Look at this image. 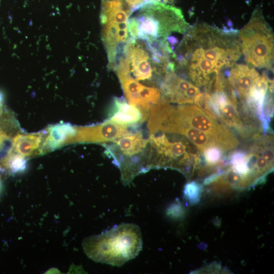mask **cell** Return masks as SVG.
<instances>
[{
  "instance_id": "cell-12",
  "label": "cell",
  "mask_w": 274,
  "mask_h": 274,
  "mask_svg": "<svg viewBox=\"0 0 274 274\" xmlns=\"http://www.w3.org/2000/svg\"><path fill=\"white\" fill-rule=\"evenodd\" d=\"M164 133L179 134L186 137L202 153L209 147H218L216 143L206 133L189 126H173L166 129Z\"/></svg>"
},
{
  "instance_id": "cell-20",
  "label": "cell",
  "mask_w": 274,
  "mask_h": 274,
  "mask_svg": "<svg viewBox=\"0 0 274 274\" xmlns=\"http://www.w3.org/2000/svg\"><path fill=\"white\" fill-rule=\"evenodd\" d=\"M3 103V97L2 93L0 92V109L2 108Z\"/></svg>"
},
{
  "instance_id": "cell-15",
  "label": "cell",
  "mask_w": 274,
  "mask_h": 274,
  "mask_svg": "<svg viewBox=\"0 0 274 274\" xmlns=\"http://www.w3.org/2000/svg\"><path fill=\"white\" fill-rule=\"evenodd\" d=\"M202 186L199 183L192 181L186 184L184 188V196L190 204L199 202L202 192Z\"/></svg>"
},
{
  "instance_id": "cell-9",
  "label": "cell",
  "mask_w": 274,
  "mask_h": 274,
  "mask_svg": "<svg viewBox=\"0 0 274 274\" xmlns=\"http://www.w3.org/2000/svg\"><path fill=\"white\" fill-rule=\"evenodd\" d=\"M149 114L127 103L122 97H115L107 120L126 127L135 126L145 121Z\"/></svg>"
},
{
  "instance_id": "cell-6",
  "label": "cell",
  "mask_w": 274,
  "mask_h": 274,
  "mask_svg": "<svg viewBox=\"0 0 274 274\" xmlns=\"http://www.w3.org/2000/svg\"><path fill=\"white\" fill-rule=\"evenodd\" d=\"M149 140V169L168 167L184 174L190 172L193 159H200L184 139L174 140L163 132L151 133Z\"/></svg>"
},
{
  "instance_id": "cell-4",
  "label": "cell",
  "mask_w": 274,
  "mask_h": 274,
  "mask_svg": "<svg viewBox=\"0 0 274 274\" xmlns=\"http://www.w3.org/2000/svg\"><path fill=\"white\" fill-rule=\"evenodd\" d=\"M104 147L106 154L120 169L124 184H128L135 176L149 170V140L141 131L124 135Z\"/></svg>"
},
{
  "instance_id": "cell-10",
  "label": "cell",
  "mask_w": 274,
  "mask_h": 274,
  "mask_svg": "<svg viewBox=\"0 0 274 274\" xmlns=\"http://www.w3.org/2000/svg\"><path fill=\"white\" fill-rule=\"evenodd\" d=\"M228 74V82L235 97L246 98L255 80L259 76L253 67L234 64Z\"/></svg>"
},
{
  "instance_id": "cell-8",
  "label": "cell",
  "mask_w": 274,
  "mask_h": 274,
  "mask_svg": "<svg viewBox=\"0 0 274 274\" xmlns=\"http://www.w3.org/2000/svg\"><path fill=\"white\" fill-rule=\"evenodd\" d=\"M74 143H105L112 142L130 133L127 127L109 120L97 125L76 127Z\"/></svg>"
},
{
  "instance_id": "cell-7",
  "label": "cell",
  "mask_w": 274,
  "mask_h": 274,
  "mask_svg": "<svg viewBox=\"0 0 274 274\" xmlns=\"http://www.w3.org/2000/svg\"><path fill=\"white\" fill-rule=\"evenodd\" d=\"M145 44L129 37L124 49V56L128 63L130 73H132L136 81H149L152 79L153 72L160 73L154 66L156 64L151 56L150 57Z\"/></svg>"
},
{
  "instance_id": "cell-3",
  "label": "cell",
  "mask_w": 274,
  "mask_h": 274,
  "mask_svg": "<svg viewBox=\"0 0 274 274\" xmlns=\"http://www.w3.org/2000/svg\"><path fill=\"white\" fill-rule=\"evenodd\" d=\"M140 227L121 223L101 234L85 238L82 247L86 255L97 262L121 266L135 258L142 248Z\"/></svg>"
},
{
  "instance_id": "cell-13",
  "label": "cell",
  "mask_w": 274,
  "mask_h": 274,
  "mask_svg": "<svg viewBox=\"0 0 274 274\" xmlns=\"http://www.w3.org/2000/svg\"><path fill=\"white\" fill-rule=\"evenodd\" d=\"M42 140L43 133L18 134L13 140L12 151L25 157L35 155Z\"/></svg>"
},
{
  "instance_id": "cell-11",
  "label": "cell",
  "mask_w": 274,
  "mask_h": 274,
  "mask_svg": "<svg viewBox=\"0 0 274 274\" xmlns=\"http://www.w3.org/2000/svg\"><path fill=\"white\" fill-rule=\"evenodd\" d=\"M76 132V127L68 123L57 124L48 128V135L39 150V154L57 149L72 143Z\"/></svg>"
},
{
  "instance_id": "cell-14",
  "label": "cell",
  "mask_w": 274,
  "mask_h": 274,
  "mask_svg": "<svg viewBox=\"0 0 274 274\" xmlns=\"http://www.w3.org/2000/svg\"><path fill=\"white\" fill-rule=\"evenodd\" d=\"M26 162L25 157L12 151L7 159L5 170L12 174L21 173L26 168Z\"/></svg>"
},
{
  "instance_id": "cell-18",
  "label": "cell",
  "mask_w": 274,
  "mask_h": 274,
  "mask_svg": "<svg viewBox=\"0 0 274 274\" xmlns=\"http://www.w3.org/2000/svg\"><path fill=\"white\" fill-rule=\"evenodd\" d=\"M184 214L183 207L179 203H173L167 210V215L174 218L182 217Z\"/></svg>"
},
{
  "instance_id": "cell-21",
  "label": "cell",
  "mask_w": 274,
  "mask_h": 274,
  "mask_svg": "<svg viewBox=\"0 0 274 274\" xmlns=\"http://www.w3.org/2000/svg\"><path fill=\"white\" fill-rule=\"evenodd\" d=\"M2 188H3V183H2L1 177L0 176V195L2 191Z\"/></svg>"
},
{
  "instance_id": "cell-1",
  "label": "cell",
  "mask_w": 274,
  "mask_h": 274,
  "mask_svg": "<svg viewBox=\"0 0 274 274\" xmlns=\"http://www.w3.org/2000/svg\"><path fill=\"white\" fill-rule=\"evenodd\" d=\"M236 31L220 30L200 25L191 28L174 53L181 66L203 59L216 64L221 69L231 67L239 58L241 43L234 37Z\"/></svg>"
},
{
  "instance_id": "cell-19",
  "label": "cell",
  "mask_w": 274,
  "mask_h": 274,
  "mask_svg": "<svg viewBox=\"0 0 274 274\" xmlns=\"http://www.w3.org/2000/svg\"><path fill=\"white\" fill-rule=\"evenodd\" d=\"M223 174V171H219L217 173H214L207 177L203 181V184L204 185H209L220 178Z\"/></svg>"
},
{
  "instance_id": "cell-16",
  "label": "cell",
  "mask_w": 274,
  "mask_h": 274,
  "mask_svg": "<svg viewBox=\"0 0 274 274\" xmlns=\"http://www.w3.org/2000/svg\"><path fill=\"white\" fill-rule=\"evenodd\" d=\"M223 152V150L218 147H209L202 153L204 161L208 165H215L219 163Z\"/></svg>"
},
{
  "instance_id": "cell-22",
  "label": "cell",
  "mask_w": 274,
  "mask_h": 274,
  "mask_svg": "<svg viewBox=\"0 0 274 274\" xmlns=\"http://www.w3.org/2000/svg\"><path fill=\"white\" fill-rule=\"evenodd\" d=\"M102 1V0H101Z\"/></svg>"
},
{
  "instance_id": "cell-5",
  "label": "cell",
  "mask_w": 274,
  "mask_h": 274,
  "mask_svg": "<svg viewBox=\"0 0 274 274\" xmlns=\"http://www.w3.org/2000/svg\"><path fill=\"white\" fill-rule=\"evenodd\" d=\"M241 48L247 62L271 69L273 58V35L259 10H255L249 22L239 31Z\"/></svg>"
},
{
  "instance_id": "cell-17",
  "label": "cell",
  "mask_w": 274,
  "mask_h": 274,
  "mask_svg": "<svg viewBox=\"0 0 274 274\" xmlns=\"http://www.w3.org/2000/svg\"><path fill=\"white\" fill-rule=\"evenodd\" d=\"M128 5L134 11L140 8L143 5L150 3L158 2L165 4H171L175 3L177 0H124Z\"/></svg>"
},
{
  "instance_id": "cell-2",
  "label": "cell",
  "mask_w": 274,
  "mask_h": 274,
  "mask_svg": "<svg viewBox=\"0 0 274 274\" xmlns=\"http://www.w3.org/2000/svg\"><path fill=\"white\" fill-rule=\"evenodd\" d=\"M148 128L150 133L163 132L176 125H187L203 131L224 151L235 148L239 142L225 125L219 123L198 107L170 105L162 100L150 111Z\"/></svg>"
}]
</instances>
